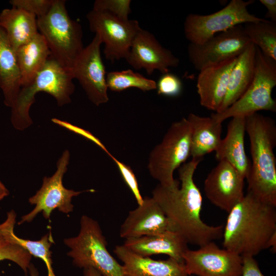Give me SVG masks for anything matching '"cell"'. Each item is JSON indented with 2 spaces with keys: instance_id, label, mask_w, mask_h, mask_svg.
Instances as JSON below:
<instances>
[{
  "instance_id": "e0dca14e",
  "label": "cell",
  "mask_w": 276,
  "mask_h": 276,
  "mask_svg": "<svg viewBox=\"0 0 276 276\" xmlns=\"http://www.w3.org/2000/svg\"><path fill=\"white\" fill-rule=\"evenodd\" d=\"M168 231L174 232L163 210L152 197H145L141 205L129 212L121 226L120 236L126 239Z\"/></svg>"
},
{
  "instance_id": "ffe728a7",
  "label": "cell",
  "mask_w": 276,
  "mask_h": 276,
  "mask_svg": "<svg viewBox=\"0 0 276 276\" xmlns=\"http://www.w3.org/2000/svg\"><path fill=\"white\" fill-rule=\"evenodd\" d=\"M188 243L176 232L126 239L123 244L131 251L143 257L166 255L179 262L183 263V255L188 249Z\"/></svg>"
},
{
  "instance_id": "9a60e30c",
  "label": "cell",
  "mask_w": 276,
  "mask_h": 276,
  "mask_svg": "<svg viewBox=\"0 0 276 276\" xmlns=\"http://www.w3.org/2000/svg\"><path fill=\"white\" fill-rule=\"evenodd\" d=\"M244 179L229 163L220 160L204 180L205 196L213 204L228 213L245 195Z\"/></svg>"
},
{
  "instance_id": "8fae6325",
  "label": "cell",
  "mask_w": 276,
  "mask_h": 276,
  "mask_svg": "<svg viewBox=\"0 0 276 276\" xmlns=\"http://www.w3.org/2000/svg\"><path fill=\"white\" fill-rule=\"evenodd\" d=\"M70 156L69 151L65 150L57 163V170L54 174L51 177H44L40 189L29 199L31 204L35 205L34 209L22 216L18 224L32 221L40 212L45 219H49L55 209L65 214L73 211L72 198L83 191L69 190L63 185L62 179L67 170Z\"/></svg>"
},
{
  "instance_id": "6da1fadb",
  "label": "cell",
  "mask_w": 276,
  "mask_h": 276,
  "mask_svg": "<svg viewBox=\"0 0 276 276\" xmlns=\"http://www.w3.org/2000/svg\"><path fill=\"white\" fill-rule=\"evenodd\" d=\"M201 160L192 158L178 169L180 187L167 188L158 184L152 192V197L163 210L174 232L188 243L199 247L222 238L224 226L209 225L201 218L202 197L194 174Z\"/></svg>"
},
{
  "instance_id": "5b68a950",
  "label": "cell",
  "mask_w": 276,
  "mask_h": 276,
  "mask_svg": "<svg viewBox=\"0 0 276 276\" xmlns=\"http://www.w3.org/2000/svg\"><path fill=\"white\" fill-rule=\"evenodd\" d=\"M37 26L51 56L62 66L72 68L84 47L81 26L69 16L65 1L54 0L49 12L37 18Z\"/></svg>"
},
{
  "instance_id": "4dcf8cb0",
  "label": "cell",
  "mask_w": 276,
  "mask_h": 276,
  "mask_svg": "<svg viewBox=\"0 0 276 276\" xmlns=\"http://www.w3.org/2000/svg\"><path fill=\"white\" fill-rule=\"evenodd\" d=\"M130 4V0H97L93 9L107 11L121 18L128 19Z\"/></svg>"
},
{
  "instance_id": "74e56055",
  "label": "cell",
  "mask_w": 276,
  "mask_h": 276,
  "mask_svg": "<svg viewBox=\"0 0 276 276\" xmlns=\"http://www.w3.org/2000/svg\"><path fill=\"white\" fill-rule=\"evenodd\" d=\"M84 276H105L97 270L93 268H87L84 269Z\"/></svg>"
},
{
  "instance_id": "4316f807",
  "label": "cell",
  "mask_w": 276,
  "mask_h": 276,
  "mask_svg": "<svg viewBox=\"0 0 276 276\" xmlns=\"http://www.w3.org/2000/svg\"><path fill=\"white\" fill-rule=\"evenodd\" d=\"M16 217V214L14 210L7 213L6 219L0 224V234L9 241L22 247L32 256L41 259L47 266L48 276H56L52 267V252L50 250L54 242L51 233L45 234L37 241L20 238L14 232Z\"/></svg>"
},
{
  "instance_id": "d6986e66",
  "label": "cell",
  "mask_w": 276,
  "mask_h": 276,
  "mask_svg": "<svg viewBox=\"0 0 276 276\" xmlns=\"http://www.w3.org/2000/svg\"><path fill=\"white\" fill-rule=\"evenodd\" d=\"M113 252L123 262V276H190L183 263L171 258L153 260L139 255L123 245L116 246Z\"/></svg>"
},
{
  "instance_id": "d6a6232c",
  "label": "cell",
  "mask_w": 276,
  "mask_h": 276,
  "mask_svg": "<svg viewBox=\"0 0 276 276\" xmlns=\"http://www.w3.org/2000/svg\"><path fill=\"white\" fill-rule=\"evenodd\" d=\"M110 157L116 164L121 175L133 195L138 205H141L143 202V198L140 193L137 178L131 167L109 155Z\"/></svg>"
},
{
  "instance_id": "9c48e42d",
  "label": "cell",
  "mask_w": 276,
  "mask_h": 276,
  "mask_svg": "<svg viewBox=\"0 0 276 276\" xmlns=\"http://www.w3.org/2000/svg\"><path fill=\"white\" fill-rule=\"evenodd\" d=\"M254 3V0H232L223 8L212 14H189L184 21L185 36L190 43L201 44L236 26L261 21L264 18L255 16L248 10V6Z\"/></svg>"
},
{
  "instance_id": "7402d4cb",
  "label": "cell",
  "mask_w": 276,
  "mask_h": 276,
  "mask_svg": "<svg viewBox=\"0 0 276 276\" xmlns=\"http://www.w3.org/2000/svg\"><path fill=\"white\" fill-rule=\"evenodd\" d=\"M256 47L250 43L237 57L230 74L224 100L218 112L220 113L240 99L251 84L256 65Z\"/></svg>"
},
{
  "instance_id": "cb8c5ba5",
  "label": "cell",
  "mask_w": 276,
  "mask_h": 276,
  "mask_svg": "<svg viewBox=\"0 0 276 276\" xmlns=\"http://www.w3.org/2000/svg\"><path fill=\"white\" fill-rule=\"evenodd\" d=\"M21 87V76L16 51L0 26V88L7 106H12Z\"/></svg>"
},
{
  "instance_id": "4fadbf2b",
  "label": "cell",
  "mask_w": 276,
  "mask_h": 276,
  "mask_svg": "<svg viewBox=\"0 0 276 276\" xmlns=\"http://www.w3.org/2000/svg\"><path fill=\"white\" fill-rule=\"evenodd\" d=\"M183 261L191 276H241L242 257L226 248H220L214 241L196 250L187 249Z\"/></svg>"
},
{
  "instance_id": "5bb4252c",
  "label": "cell",
  "mask_w": 276,
  "mask_h": 276,
  "mask_svg": "<svg viewBox=\"0 0 276 276\" xmlns=\"http://www.w3.org/2000/svg\"><path fill=\"white\" fill-rule=\"evenodd\" d=\"M102 41L95 34L90 43L84 47L72 68L74 79H77L88 99L99 106L108 100L106 73L100 51Z\"/></svg>"
},
{
  "instance_id": "603a6c76",
  "label": "cell",
  "mask_w": 276,
  "mask_h": 276,
  "mask_svg": "<svg viewBox=\"0 0 276 276\" xmlns=\"http://www.w3.org/2000/svg\"><path fill=\"white\" fill-rule=\"evenodd\" d=\"M191 129V156L192 158L202 159L215 151L222 140V123L211 117H201L190 113L187 118Z\"/></svg>"
},
{
  "instance_id": "ba28073f",
  "label": "cell",
  "mask_w": 276,
  "mask_h": 276,
  "mask_svg": "<svg viewBox=\"0 0 276 276\" xmlns=\"http://www.w3.org/2000/svg\"><path fill=\"white\" fill-rule=\"evenodd\" d=\"M276 85V60L265 55L256 47L255 73L252 82L243 95L220 113L211 117L222 123L229 118L246 117L261 110L276 111L272 91Z\"/></svg>"
},
{
  "instance_id": "3957f363",
  "label": "cell",
  "mask_w": 276,
  "mask_h": 276,
  "mask_svg": "<svg viewBox=\"0 0 276 276\" xmlns=\"http://www.w3.org/2000/svg\"><path fill=\"white\" fill-rule=\"evenodd\" d=\"M245 130L250 142V173L247 191L276 207V125L271 118L258 112L245 117Z\"/></svg>"
},
{
  "instance_id": "f546056e",
  "label": "cell",
  "mask_w": 276,
  "mask_h": 276,
  "mask_svg": "<svg viewBox=\"0 0 276 276\" xmlns=\"http://www.w3.org/2000/svg\"><path fill=\"white\" fill-rule=\"evenodd\" d=\"M31 258L32 256L26 250L0 234V261L8 260L15 263L27 275Z\"/></svg>"
},
{
  "instance_id": "7c38bea8",
  "label": "cell",
  "mask_w": 276,
  "mask_h": 276,
  "mask_svg": "<svg viewBox=\"0 0 276 276\" xmlns=\"http://www.w3.org/2000/svg\"><path fill=\"white\" fill-rule=\"evenodd\" d=\"M250 43L243 27L239 25L215 35L201 44L190 43L188 55L194 68L200 72L238 57Z\"/></svg>"
},
{
  "instance_id": "d4e9b609",
  "label": "cell",
  "mask_w": 276,
  "mask_h": 276,
  "mask_svg": "<svg viewBox=\"0 0 276 276\" xmlns=\"http://www.w3.org/2000/svg\"><path fill=\"white\" fill-rule=\"evenodd\" d=\"M0 26L15 51L38 33L36 16L15 7L1 11Z\"/></svg>"
},
{
  "instance_id": "f35d334b",
  "label": "cell",
  "mask_w": 276,
  "mask_h": 276,
  "mask_svg": "<svg viewBox=\"0 0 276 276\" xmlns=\"http://www.w3.org/2000/svg\"><path fill=\"white\" fill-rule=\"evenodd\" d=\"M9 193V192L8 189L0 181V201L2 200L4 197L8 196Z\"/></svg>"
},
{
  "instance_id": "83f0119b",
  "label": "cell",
  "mask_w": 276,
  "mask_h": 276,
  "mask_svg": "<svg viewBox=\"0 0 276 276\" xmlns=\"http://www.w3.org/2000/svg\"><path fill=\"white\" fill-rule=\"evenodd\" d=\"M243 28L250 42L265 55L276 60V22L264 18L245 24Z\"/></svg>"
},
{
  "instance_id": "d590c367",
  "label": "cell",
  "mask_w": 276,
  "mask_h": 276,
  "mask_svg": "<svg viewBox=\"0 0 276 276\" xmlns=\"http://www.w3.org/2000/svg\"><path fill=\"white\" fill-rule=\"evenodd\" d=\"M52 121L55 123L61 125L67 128H68L69 130H71L75 132H77L82 135L85 136L86 137H87L88 139L92 140L96 144H97L99 146H100L102 149H103L107 154H109V152L105 148L104 146L101 143V142L98 140L96 137L92 135L90 133H89L88 131H86L82 129L79 128L77 127L74 126L70 124L67 122L62 121L57 119H53Z\"/></svg>"
},
{
  "instance_id": "2e32d148",
  "label": "cell",
  "mask_w": 276,
  "mask_h": 276,
  "mask_svg": "<svg viewBox=\"0 0 276 276\" xmlns=\"http://www.w3.org/2000/svg\"><path fill=\"white\" fill-rule=\"evenodd\" d=\"M125 59L134 69H144L148 75L155 70L163 74L169 73L170 67H176L179 63L170 50L163 47L151 33L142 28Z\"/></svg>"
},
{
  "instance_id": "e575fe53",
  "label": "cell",
  "mask_w": 276,
  "mask_h": 276,
  "mask_svg": "<svg viewBox=\"0 0 276 276\" xmlns=\"http://www.w3.org/2000/svg\"><path fill=\"white\" fill-rule=\"evenodd\" d=\"M243 268L241 276H266L261 271L254 257L243 256Z\"/></svg>"
},
{
  "instance_id": "836d02e7",
  "label": "cell",
  "mask_w": 276,
  "mask_h": 276,
  "mask_svg": "<svg viewBox=\"0 0 276 276\" xmlns=\"http://www.w3.org/2000/svg\"><path fill=\"white\" fill-rule=\"evenodd\" d=\"M158 95L175 97L178 96L182 90V83L176 75L169 73L163 74L156 83Z\"/></svg>"
},
{
  "instance_id": "f1b7e54d",
  "label": "cell",
  "mask_w": 276,
  "mask_h": 276,
  "mask_svg": "<svg viewBox=\"0 0 276 276\" xmlns=\"http://www.w3.org/2000/svg\"><path fill=\"white\" fill-rule=\"evenodd\" d=\"M108 89L120 92L129 88H136L144 91L156 89V82L131 70L111 71L106 74Z\"/></svg>"
},
{
  "instance_id": "277c9868",
  "label": "cell",
  "mask_w": 276,
  "mask_h": 276,
  "mask_svg": "<svg viewBox=\"0 0 276 276\" xmlns=\"http://www.w3.org/2000/svg\"><path fill=\"white\" fill-rule=\"evenodd\" d=\"M74 79L72 68L62 66L50 56L33 80L21 87L11 107V122L14 127L22 130L32 125L29 111L38 93L51 95L60 106L70 103L75 90Z\"/></svg>"
},
{
  "instance_id": "44dd1931",
  "label": "cell",
  "mask_w": 276,
  "mask_h": 276,
  "mask_svg": "<svg viewBox=\"0 0 276 276\" xmlns=\"http://www.w3.org/2000/svg\"><path fill=\"white\" fill-rule=\"evenodd\" d=\"M227 133L215 152L218 160H225L232 165L245 178L248 177L251 162L247 156L244 147L245 117L232 118L227 125Z\"/></svg>"
},
{
  "instance_id": "52a82bcc",
  "label": "cell",
  "mask_w": 276,
  "mask_h": 276,
  "mask_svg": "<svg viewBox=\"0 0 276 276\" xmlns=\"http://www.w3.org/2000/svg\"><path fill=\"white\" fill-rule=\"evenodd\" d=\"M71 248L67 255L74 264L84 269L93 268L105 276H123V267L108 251L107 242L98 222L83 215L79 234L65 239Z\"/></svg>"
},
{
  "instance_id": "ab89813d",
  "label": "cell",
  "mask_w": 276,
  "mask_h": 276,
  "mask_svg": "<svg viewBox=\"0 0 276 276\" xmlns=\"http://www.w3.org/2000/svg\"><path fill=\"white\" fill-rule=\"evenodd\" d=\"M28 270L31 276H39V273L37 269L35 267L33 264H30Z\"/></svg>"
},
{
  "instance_id": "1f68e13d",
  "label": "cell",
  "mask_w": 276,
  "mask_h": 276,
  "mask_svg": "<svg viewBox=\"0 0 276 276\" xmlns=\"http://www.w3.org/2000/svg\"><path fill=\"white\" fill-rule=\"evenodd\" d=\"M54 0H11L12 7L22 9L35 15L37 18L45 15L50 10Z\"/></svg>"
},
{
  "instance_id": "484cf974",
  "label": "cell",
  "mask_w": 276,
  "mask_h": 276,
  "mask_svg": "<svg viewBox=\"0 0 276 276\" xmlns=\"http://www.w3.org/2000/svg\"><path fill=\"white\" fill-rule=\"evenodd\" d=\"M16 53L21 87L33 80L51 55L45 38L39 32L18 48Z\"/></svg>"
},
{
  "instance_id": "ac0fdd59",
  "label": "cell",
  "mask_w": 276,
  "mask_h": 276,
  "mask_svg": "<svg viewBox=\"0 0 276 276\" xmlns=\"http://www.w3.org/2000/svg\"><path fill=\"white\" fill-rule=\"evenodd\" d=\"M237 57L199 72L196 86L201 106L215 113L218 112L226 96L230 74Z\"/></svg>"
},
{
  "instance_id": "8992f818",
  "label": "cell",
  "mask_w": 276,
  "mask_h": 276,
  "mask_svg": "<svg viewBox=\"0 0 276 276\" xmlns=\"http://www.w3.org/2000/svg\"><path fill=\"white\" fill-rule=\"evenodd\" d=\"M191 129L187 118L173 123L161 142L150 153L148 169L161 186L173 188L179 185L173 173L191 156Z\"/></svg>"
},
{
  "instance_id": "7a4b0ae2",
  "label": "cell",
  "mask_w": 276,
  "mask_h": 276,
  "mask_svg": "<svg viewBox=\"0 0 276 276\" xmlns=\"http://www.w3.org/2000/svg\"><path fill=\"white\" fill-rule=\"evenodd\" d=\"M275 208L247 191L228 212L222 234L223 248L241 257H254L268 249L276 233Z\"/></svg>"
},
{
  "instance_id": "30bf717a",
  "label": "cell",
  "mask_w": 276,
  "mask_h": 276,
  "mask_svg": "<svg viewBox=\"0 0 276 276\" xmlns=\"http://www.w3.org/2000/svg\"><path fill=\"white\" fill-rule=\"evenodd\" d=\"M90 30L104 44V54L112 62L125 59L141 29L136 20L124 19L105 11L92 9L86 15Z\"/></svg>"
},
{
  "instance_id": "8d00e7d4",
  "label": "cell",
  "mask_w": 276,
  "mask_h": 276,
  "mask_svg": "<svg viewBox=\"0 0 276 276\" xmlns=\"http://www.w3.org/2000/svg\"><path fill=\"white\" fill-rule=\"evenodd\" d=\"M260 2L267 9V11L265 15L266 19L276 22V1L275 0H260Z\"/></svg>"
}]
</instances>
